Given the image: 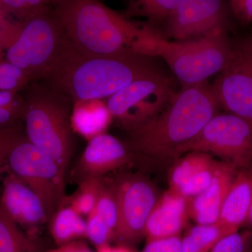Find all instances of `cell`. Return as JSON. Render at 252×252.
I'll list each match as a JSON object with an SVG mask.
<instances>
[{
  "label": "cell",
  "instance_id": "d4e9b609",
  "mask_svg": "<svg viewBox=\"0 0 252 252\" xmlns=\"http://www.w3.org/2000/svg\"><path fill=\"white\" fill-rule=\"evenodd\" d=\"M54 1L44 0H0V12L13 15L18 21H26L49 11Z\"/></svg>",
  "mask_w": 252,
  "mask_h": 252
},
{
  "label": "cell",
  "instance_id": "1f68e13d",
  "mask_svg": "<svg viewBox=\"0 0 252 252\" xmlns=\"http://www.w3.org/2000/svg\"><path fill=\"white\" fill-rule=\"evenodd\" d=\"M62 247L64 248L65 252H92L86 243L77 240Z\"/></svg>",
  "mask_w": 252,
  "mask_h": 252
},
{
  "label": "cell",
  "instance_id": "52a82bcc",
  "mask_svg": "<svg viewBox=\"0 0 252 252\" xmlns=\"http://www.w3.org/2000/svg\"><path fill=\"white\" fill-rule=\"evenodd\" d=\"M191 152L212 154L239 170H248L252 162V122L230 113L217 114L178 149V158Z\"/></svg>",
  "mask_w": 252,
  "mask_h": 252
},
{
  "label": "cell",
  "instance_id": "f1b7e54d",
  "mask_svg": "<svg viewBox=\"0 0 252 252\" xmlns=\"http://www.w3.org/2000/svg\"><path fill=\"white\" fill-rule=\"evenodd\" d=\"M23 134L18 125L0 130V173L6 166L11 149Z\"/></svg>",
  "mask_w": 252,
  "mask_h": 252
},
{
  "label": "cell",
  "instance_id": "8d00e7d4",
  "mask_svg": "<svg viewBox=\"0 0 252 252\" xmlns=\"http://www.w3.org/2000/svg\"><path fill=\"white\" fill-rule=\"evenodd\" d=\"M251 166L252 167V165H251Z\"/></svg>",
  "mask_w": 252,
  "mask_h": 252
},
{
  "label": "cell",
  "instance_id": "8992f818",
  "mask_svg": "<svg viewBox=\"0 0 252 252\" xmlns=\"http://www.w3.org/2000/svg\"><path fill=\"white\" fill-rule=\"evenodd\" d=\"M66 96L36 86L24 101L27 140L67 170L73 153L70 110Z\"/></svg>",
  "mask_w": 252,
  "mask_h": 252
},
{
  "label": "cell",
  "instance_id": "83f0119b",
  "mask_svg": "<svg viewBox=\"0 0 252 252\" xmlns=\"http://www.w3.org/2000/svg\"><path fill=\"white\" fill-rule=\"evenodd\" d=\"M86 238L97 249L109 245L114 238V232L92 212L86 220Z\"/></svg>",
  "mask_w": 252,
  "mask_h": 252
},
{
  "label": "cell",
  "instance_id": "cb8c5ba5",
  "mask_svg": "<svg viewBox=\"0 0 252 252\" xmlns=\"http://www.w3.org/2000/svg\"><path fill=\"white\" fill-rule=\"evenodd\" d=\"M103 182V177H91L79 182V189L71 200L70 206L81 216H89L94 211Z\"/></svg>",
  "mask_w": 252,
  "mask_h": 252
},
{
  "label": "cell",
  "instance_id": "74e56055",
  "mask_svg": "<svg viewBox=\"0 0 252 252\" xmlns=\"http://www.w3.org/2000/svg\"><path fill=\"white\" fill-rule=\"evenodd\" d=\"M252 252V250H251V252Z\"/></svg>",
  "mask_w": 252,
  "mask_h": 252
},
{
  "label": "cell",
  "instance_id": "7a4b0ae2",
  "mask_svg": "<svg viewBox=\"0 0 252 252\" xmlns=\"http://www.w3.org/2000/svg\"><path fill=\"white\" fill-rule=\"evenodd\" d=\"M220 109L207 81L182 89L157 117L127 130L126 144L133 155L175 162L178 149L198 135Z\"/></svg>",
  "mask_w": 252,
  "mask_h": 252
},
{
  "label": "cell",
  "instance_id": "9a60e30c",
  "mask_svg": "<svg viewBox=\"0 0 252 252\" xmlns=\"http://www.w3.org/2000/svg\"><path fill=\"white\" fill-rule=\"evenodd\" d=\"M219 162L203 152L185 154L174 162L169 176L170 190L187 199L196 196L211 183Z\"/></svg>",
  "mask_w": 252,
  "mask_h": 252
},
{
  "label": "cell",
  "instance_id": "5bb4252c",
  "mask_svg": "<svg viewBox=\"0 0 252 252\" xmlns=\"http://www.w3.org/2000/svg\"><path fill=\"white\" fill-rule=\"evenodd\" d=\"M132 157L133 154L126 143L109 134H101L89 140L76 167V177L79 182L91 177H103L129 163Z\"/></svg>",
  "mask_w": 252,
  "mask_h": 252
},
{
  "label": "cell",
  "instance_id": "836d02e7",
  "mask_svg": "<svg viewBox=\"0 0 252 252\" xmlns=\"http://www.w3.org/2000/svg\"><path fill=\"white\" fill-rule=\"evenodd\" d=\"M250 175H251L252 182V167L250 169ZM245 225H251L252 226V199L251 205H250V211H249L248 219H247Z\"/></svg>",
  "mask_w": 252,
  "mask_h": 252
},
{
  "label": "cell",
  "instance_id": "8fae6325",
  "mask_svg": "<svg viewBox=\"0 0 252 252\" xmlns=\"http://www.w3.org/2000/svg\"><path fill=\"white\" fill-rule=\"evenodd\" d=\"M211 86L220 108L252 122V36L233 42Z\"/></svg>",
  "mask_w": 252,
  "mask_h": 252
},
{
  "label": "cell",
  "instance_id": "4dcf8cb0",
  "mask_svg": "<svg viewBox=\"0 0 252 252\" xmlns=\"http://www.w3.org/2000/svg\"><path fill=\"white\" fill-rule=\"evenodd\" d=\"M228 7L243 24H252V0H230Z\"/></svg>",
  "mask_w": 252,
  "mask_h": 252
},
{
  "label": "cell",
  "instance_id": "484cf974",
  "mask_svg": "<svg viewBox=\"0 0 252 252\" xmlns=\"http://www.w3.org/2000/svg\"><path fill=\"white\" fill-rule=\"evenodd\" d=\"M92 212L115 233L118 223L117 198L112 185L107 184L104 180L99 191L97 203Z\"/></svg>",
  "mask_w": 252,
  "mask_h": 252
},
{
  "label": "cell",
  "instance_id": "6da1fadb",
  "mask_svg": "<svg viewBox=\"0 0 252 252\" xmlns=\"http://www.w3.org/2000/svg\"><path fill=\"white\" fill-rule=\"evenodd\" d=\"M154 59L133 52L113 56L84 54L64 38L44 79L53 91L75 102L101 100L134 81L162 72Z\"/></svg>",
  "mask_w": 252,
  "mask_h": 252
},
{
  "label": "cell",
  "instance_id": "9c48e42d",
  "mask_svg": "<svg viewBox=\"0 0 252 252\" xmlns=\"http://www.w3.org/2000/svg\"><path fill=\"white\" fill-rule=\"evenodd\" d=\"M175 89L173 78L160 72L131 83L109 97L106 105L127 131L161 114L177 94Z\"/></svg>",
  "mask_w": 252,
  "mask_h": 252
},
{
  "label": "cell",
  "instance_id": "44dd1931",
  "mask_svg": "<svg viewBox=\"0 0 252 252\" xmlns=\"http://www.w3.org/2000/svg\"><path fill=\"white\" fill-rule=\"evenodd\" d=\"M0 252H41L32 237L0 210Z\"/></svg>",
  "mask_w": 252,
  "mask_h": 252
},
{
  "label": "cell",
  "instance_id": "5b68a950",
  "mask_svg": "<svg viewBox=\"0 0 252 252\" xmlns=\"http://www.w3.org/2000/svg\"><path fill=\"white\" fill-rule=\"evenodd\" d=\"M64 38L54 11L15 22L4 16L0 31V61L18 68L30 79L44 78Z\"/></svg>",
  "mask_w": 252,
  "mask_h": 252
},
{
  "label": "cell",
  "instance_id": "4316f807",
  "mask_svg": "<svg viewBox=\"0 0 252 252\" xmlns=\"http://www.w3.org/2000/svg\"><path fill=\"white\" fill-rule=\"evenodd\" d=\"M252 250V231L236 232L220 239L209 252H250Z\"/></svg>",
  "mask_w": 252,
  "mask_h": 252
},
{
  "label": "cell",
  "instance_id": "d6a6232c",
  "mask_svg": "<svg viewBox=\"0 0 252 252\" xmlns=\"http://www.w3.org/2000/svg\"><path fill=\"white\" fill-rule=\"evenodd\" d=\"M97 252H133L128 248L124 246L112 247L109 245L97 248Z\"/></svg>",
  "mask_w": 252,
  "mask_h": 252
},
{
  "label": "cell",
  "instance_id": "ba28073f",
  "mask_svg": "<svg viewBox=\"0 0 252 252\" xmlns=\"http://www.w3.org/2000/svg\"><path fill=\"white\" fill-rule=\"evenodd\" d=\"M6 166L39 197L49 220L64 200L66 170L30 142L24 134L11 149Z\"/></svg>",
  "mask_w": 252,
  "mask_h": 252
},
{
  "label": "cell",
  "instance_id": "f546056e",
  "mask_svg": "<svg viewBox=\"0 0 252 252\" xmlns=\"http://www.w3.org/2000/svg\"><path fill=\"white\" fill-rule=\"evenodd\" d=\"M182 239L178 235L148 241L141 252H182Z\"/></svg>",
  "mask_w": 252,
  "mask_h": 252
},
{
  "label": "cell",
  "instance_id": "2e32d148",
  "mask_svg": "<svg viewBox=\"0 0 252 252\" xmlns=\"http://www.w3.org/2000/svg\"><path fill=\"white\" fill-rule=\"evenodd\" d=\"M238 172L231 164L219 162L210 185L196 196L188 199L189 216L197 224H216L225 196Z\"/></svg>",
  "mask_w": 252,
  "mask_h": 252
},
{
  "label": "cell",
  "instance_id": "603a6c76",
  "mask_svg": "<svg viewBox=\"0 0 252 252\" xmlns=\"http://www.w3.org/2000/svg\"><path fill=\"white\" fill-rule=\"evenodd\" d=\"M181 0H135L127 3V16L147 18L152 22H165Z\"/></svg>",
  "mask_w": 252,
  "mask_h": 252
},
{
  "label": "cell",
  "instance_id": "7402d4cb",
  "mask_svg": "<svg viewBox=\"0 0 252 252\" xmlns=\"http://www.w3.org/2000/svg\"><path fill=\"white\" fill-rule=\"evenodd\" d=\"M228 235L218 224L198 225L190 228L182 239V252H209Z\"/></svg>",
  "mask_w": 252,
  "mask_h": 252
},
{
  "label": "cell",
  "instance_id": "d6986e66",
  "mask_svg": "<svg viewBox=\"0 0 252 252\" xmlns=\"http://www.w3.org/2000/svg\"><path fill=\"white\" fill-rule=\"evenodd\" d=\"M106 104L100 100L78 101L75 102L71 126L74 130L89 140L105 133L112 120Z\"/></svg>",
  "mask_w": 252,
  "mask_h": 252
},
{
  "label": "cell",
  "instance_id": "d590c367",
  "mask_svg": "<svg viewBox=\"0 0 252 252\" xmlns=\"http://www.w3.org/2000/svg\"><path fill=\"white\" fill-rule=\"evenodd\" d=\"M4 15L0 12V31H1V26H2L3 19H4Z\"/></svg>",
  "mask_w": 252,
  "mask_h": 252
},
{
  "label": "cell",
  "instance_id": "e0dca14e",
  "mask_svg": "<svg viewBox=\"0 0 252 252\" xmlns=\"http://www.w3.org/2000/svg\"><path fill=\"white\" fill-rule=\"evenodd\" d=\"M188 199L169 189L160 196L146 223L147 242L180 235L188 224Z\"/></svg>",
  "mask_w": 252,
  "mask_h": 252
},
{
  "label": "cell",
  "instance_id": "ac0fdd59",
  "mask_svg": "<svg viewBox=\"0 0 252 252\" xmlns=\"http://www.w3.org/2000/svg\"><path fill=\"white\" fill-rule=\"evenodd\" d=\"M252 182L250 170H239L224 199L217 224L228 235L245 224L251 205Z\"/></svg>",
  "mask_w": 252,
  "mask_h": 252
},
{
  "label": "cell",
  "instance_id": "ffe728a7",
  "mask_svg": "<svg viewBox=\"0 0 252 252\" xmlns=\"http://www.w3.org/2000/svg\"><path fill=\"white\" fill-rule=\"evenodd\" d=\"M49 221L51 235L60 247L86 237V221L70 205L60 207Z\"/></svg>",
  "mask_w": 252,
  "mask_h": 252
},
{
  "label": "cell",
  "instance_id": "3957f363",
  "mask_svg": "<svg viewBox=\"0 0 252 252\" xmlns=\"http://www.w3.org/2000/svg\"><path fill=\"white\" fill-rule=\"evenodd\" d=\"M54 13L64 38L79 52L90 56H113L132 52L142 32L138 27L95 0H59Z\"/></svg>",
  "mask_w": 252,
  "mask_h": 252
},
{
  "label": "cell",
  "instance_id": "4fadbf2b",
  "mask_svg": "<svg viewBox=\"0 0 252 252\" xmlns=\"http://www.w3.org/2000/svg\"><path fill=\"white\" fill-rule=\"evenodd\" d=\"M0 210L20 228L32 229L49 220L39 197L11 172L3 180Z\"/></svg>",
  "mask_w": 252,
  "mask_h": 252
},
{
  "label": "cell",
  "instance_id": "e575fe53",
  "mask_svg": "<svg viewBox=\"0 0 252 252\" xmlns=\"http://www.w3.org/2000/svg\"><path fill=\"white\" fill-rule=\"evenodd\" d=\"M46 252H65V250L63 247H60L59 248L56 249V250H50Z\"/></svg>",
  "mask_w": 252,
  "mask_h": 252
},
{
  "label": "cell",
  "instance_id": "7c38bea8",
  "mask_svg": "<svg viewBox=\"0 0 252 252\" xmlns=\"http://www.w3.org/2000/svg\"><path fill=\"white\" fill-rule=\"evenodd\" d=\"M228 3L220 0H181L165 21L166 35L179 41L226 31Z\"/></svg>",
  "mask_w": 252,
  "mask_h": 252
},
{
  "label": "cell",
  "instance_id": "30bf717a",
  "mask_svg": "<svg viewBox=\"0 0 252 252\" xmlns=\"http://www.w3.org/2000/svg\"><path fill=\"white\" fill-rule=\"evenodd\" d=\"M118 205V223L114 240L128 248L144 236L146 223L158 200L156 187L146 177L127 174L111 184Z\"/></svg>",
  "mask_w": 252,
  "mask_h": 252
},
{
  "label": "cell",
  "instance_id": "277c9868",
  "mask_svg": "<svg viewBox=\"0 0 252 252\" xmlns=\"http://www.w3.org/2000/svg\"><path fill=\"white\" fill-rule=\"evenodd\" d=\"M233 42L225 30L190 40L169 41L151 26L142 32L132 46L136 54L160 58L168 64L182 89L205 82L225 65Z\"/></svg>",
  "mask_w": 252,
  "mask_h": 252
}]
</instances>
